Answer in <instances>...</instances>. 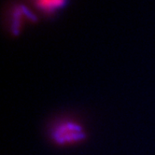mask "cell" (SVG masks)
I'll return each instance as SVG.
<instances>
[{
  "label": "cell",
  "mask_w": 155,
  "mask_h": 155,
  "mask_svg": "<svg viewBox=\"0 0 155 155\" xmlns=\"http://www.w3.org/2000/svg\"><path fill=\"white\" fill-rule=\"evenodd\" d=\"M52 141L57 145H72L82 142L86 138L83 126L74 120H63L51 130Z\"/></svg>",
  "instance_id": "6da1fadb"
},
{
  "label": "cell",
  "mask_w": 155,
  "mask_h": 155,
  "mask_svg": "<svg viewBox=\"0 0 155 155\" xmlns=\"http://www.w3.org/2000/svg\"><path fill=\"white\" fill-rule=\"evenodd\" d=\"M32 8L45 17H51L64 8L68 0H27Z\"/></svg>",
  "instance_id": "7a4b0ae2"
}]
</instances>
